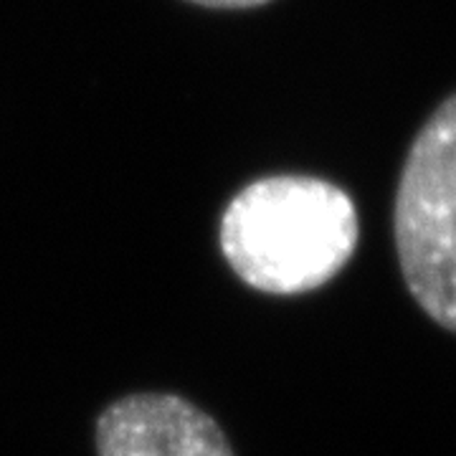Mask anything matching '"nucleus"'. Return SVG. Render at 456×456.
I'll use <instances>...</instances> for the list:
<instances>
[{
  "mask_svg": "<svg viewBox=\"0 0 456 456\" xmlns=\"http://www.w3.org/2000/svg\"><path fill=\"white\" fill-rule=\"evenodd\" d=\"M393 239L411 297L456 335V92L408 147L393 203Z\"/></svg>",
  "mask_w": 456,
  "mask_h": 456,
  "instance_id": "f03ea898",
  "label": "nucleus"
},
{
  "mask_svg": "<svg viewBox=\"0 0 456 456\" xmlns=\"http://www.w3.org/2000/svg\"><path fill=\"white\" fill-rule=\"evenodd\" d=\"M358 211L335 183L269 175L241 188L221 216L218 244L228 266L266 294L325 287L353 259Z\"/></svg>",
  "mask_w": 456,
  "mask_h": 456,
  "instance_id": "f257e3e1",
  "label": "nucleus"
},
{
  "mask_svg": "<svg viewBox=\"0 0 456 456\" xmlns=\"http://www.w3.org/2000/svg\"><path fill=\"white\" fill-rule=\"evenodd\" d=\"M99 456H233L226 434L206 411L173 393L114 401L97 421Z\"/></svg>",
  "mask_w": 456,
  "mask_h": 456,
  "instance_id": "7ed1b4c3",
  "label": "nucleus"
},
{
  "mask_svg": "<svg viewBox=\"0 0 456 456\" xmlns=\"http://www.w3.org/2000/svg\"><path fill=\"white\" fill-rule=\"evenodd\" d=\"M200 8H211V11H246V8H259L272 0H188Z\"/></svg>",
  "mask_w": 456,
  "mask_h": 456,
  "instance_id": "20e7f679",
  "label": "nucleus"
}]
</instances>
